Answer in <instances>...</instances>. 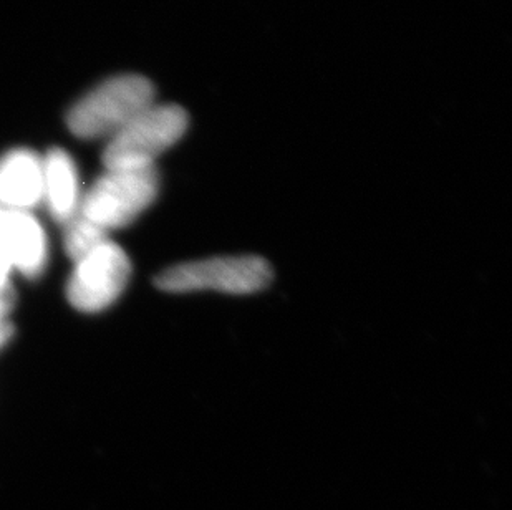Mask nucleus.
<instances>
[{
	"label": "nucleus",
	"mask_w": 512,
	"mask_h": 510,
	"mask_svg": "<svg viewBox=\"0 0 512 510\" xmlns=\"http://www.w3.org/2000/svg\"><path fill=\"white\" fill-rule=\"evenodd\" d=\"M44 201V166L30 150H14L0 158V206L32 211Z\"/></svg>",
	"instance_id": "7"
},
{
	"label": "nucleus",
	"mask_w": 512,
	"mask_h": 510,
	"mask_svg": "<svg viewBox=\"0 0 512 510\" xmlns=\"http://www.w3.org/2000/svg\"><path fill=\"white\" fill-rule=\"evenodd\" d=\"M67 297L80 312L107 310L125 292L131 275L130 257L115 242H100L75 260Z\"/></svg>",
	"instance_id": "5"
},
{
	"label": "nucleus",
	"mask_w": 512,
	"mask_h": 510,
	"mask_svg": "<svg viewBox=\"0 0 512 510\" xmlns=\"http://www.w3.org/2000/svg\"><path fill=\"white\" fill-rule=\"evenodd\" d=\"M188 125V113L181 106L153 103L107 140L105 168H155L156 159L183 138Z\"/></svg>",
	"instance_id": "3"
},
{
	"label": "nucleus",
	"mask_w": 512,
	"mask_h": 510,
	"mask_svg": "<svg viewBox=\"0 0 512 510\" xmlns=\"http://www.w3.org/2000/svg\"><path fill=\"white\" fill-rule=\"evenodd\" d=\"M155 103V87L141 75L108 78L83 95L67 115L68 130L82 140H110Z\"/></svg>",
	"instance_id": "1"
},
{
	"label": "nucleus",
	"mask_w": 512,
	"mask_h": 510,
	"mask_svg": "<svg viewBox=\"0 0 512 510\" xmlns=\"http://www.w3.org/2000/svg\"><path fill=\"white\" fill-rule=\"evenodd\" d=\"M44 201L55 221L70 222L80 206L77 166L65 150H52L42 159Z\"/></svg>",
	"instance_id": "8"
},
{
	"label": "nucleus",
	"mask_w": 512,
	"mask_h": 510,
	"mask_svg": "<svg viewBox=\"0 0 512 510\" xmlns=\"http://www.w3.org/2000/svg\"><path fill=\"white\" fill-rule=\"evenodd\" d=\"M0 252L10 269L19 270L29 279L44 272L49 257L47 236L32 212L4 209L0 217Z\"/></svg>",
	"instance_id": "6"
},
{
	"label": "nucleus",
	"mask_w": 512,
	"mask_h": 510,
	"mask_svg": "<svg viewBox=\"0 0 512 510\" xmlns=\"http://www.w3.org/2000/svg\"><path fill=\"white\" fill-rule=\"evenodd\" d=\"M269 262L257 255L214 257L174 265L156 277V287L171 294L213 290L231 295L261 292L271 284Z\"/></svg>",
	"instance_id": "4"
},
{
	"label": "nucleus",
	"mask_w": 512,
	"mask_h": 510,
	"mask_svg": "<svg viewBox=\"0 0 512 510\" xmlns=\"http://www.w3.org/2000/svg\"><path fill=\"white\" fill-rule=\"evenodd\" d=\"M2 212H4V207L0 206V217H2Z\"/></svg>",
	"instance_id": "9"
},
{
	"label": "nucleus",
	"mask_w": 512,
	"mask_h": 510,
	"mask_svg": "<svg viewBox=\"0 0 512 510\" xmlns=\"http://www.w3.org/2000/svg\"><path fill=\"white\" fill-rule=\"evenodd\" d=\"M160 176L155 168L107 169L80 199L75 217L102 232L130 226L155 203Z\"/></svg>",
	"instance_id": "2"
}]
</instances>
